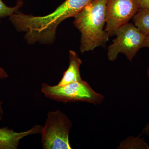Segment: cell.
Wrapping results in <instances>:
<instances>
[{"instance_id":"obj_5","label":"cell","mask_w":149,"mask_h":149,"mask_svg":"<svg viewBox=\"0 0 149 149\" xmlns=\"http://www.w3.org/2000/svg\"><path fill=\"white\" fill-rule=\"evenodd\" d=\"M115 36L116 38L108 47L107 56L110 61H115L118 54H123L132 61L137 53L143 48L146 36L133 23L128 22L122 25Z\"/></svg>"},{"instance_id":"obj_16","label":"cell","mask_w":149,"mask_h":149,"mask_svg":"<svg viewBox=\"0 0 149 149\" xmlns=\"http://www.w3.org/2000/svg\"><path fill=\"white\" fill-rule=\"evenodd\" d=\"M3 103V102L0 100V120L2 119L3 116L4 114L2 108Z\"/></svg>"},{"instance_id":"obj_13","label":"cell","mask_w":149,"mask_h":149,"mask_svg":"<svg viewBox=\"0 0 149 149\" xmlns=\"http://www.w3.org/2000/svg\"><path fill=\"white\" fill-rule=\"evenodd\" d=\"M9 74L2 68L0 67V80H4L8 77Z\"/></svg>"},{"instance_id":"obj_4","label":"cell","mask_w":149,"mask_h":149,"mask_svg":"<svg viewBox=\"0 0 149 149\" xmlns=\"http://www.w3.org/2000/svg\"><path fill=\"white\" fill-rule=\"evenodd\" d=\"M72 125L69 118L59 110L49 112L40 133L43 149H72L69 140Z\"/></svg>"},{"instance_id":"obj_7","label":"cell","mask_w":149,"mask_h":149,"mask_svg":"<svg viewBox=\"0 0 149 149\" xmlns=\"http://www.w3.org/2000/svg\"><path fill=\"white\" fill-rule=\"evenodd\" d=\"M42 126L34 125L24 132H17L8 127L0 128V149H17L22 139L29 135L40 134Z\"/></svg>"},{"instance_id":"obj_2","label":"cell","mask_w":149,"mask_h":149,"mask_svg":"<svg viewBox=\"0 0 149 149\" xmlns=\"http://www.w3.org/2000/svg\"><path fill=\"white\" fill-rule=\"evenodd\" d=\"M107 0H94L74 16L73 24L81 34V53L105 47L109 36L104 29L106 24Z\"/></svg>"},{"instance_id":"obj_9","label":"cell","mask_w":149,"mask_h":149,"mask_svg":"<svg viewBox=\"0 0 149 149\" xmlns=\"http://www.w3.org/2000/svg\"><path fill=\"white\" fill-rule=\"evenodd\" d=\"M132 20L133 24L143 34L149 35V8H139Z\"/></svg>"},{"instance_id":"obj_6","label":"cell","mask_w":149,"mask_h":149,"mask_svg":"<svg viewBox=\"0 0 149 149\" xmlns=\"http://www.w3.org/2000/svg\"><path fill=\"white\" fill-rule=\"evenodd\" d=\"M139 9L135 0H107L105 30L109 37L115 36L119 27L129 22Z\"/></svg>"},{"instance_id":"obj_14","label":"cell","mask_w":149,"mask_h":149,"mask_svg":"<svg viewBox=\"0 0 149 149\" xmlns=\"http://www.w3.org/2000/svg\"><path fill=\"white\" fill-rule=\"evenodd\" d=\"M142 133L146 134L147 136H149V122L143 129Z\"/></svg>"},{"instance_id":"obj_8","label":"cell","mask_w":149,"mask_h":149,"mask_svg":"<svg viewBox=\"0 0 149 149\" xmlns=\"http://www.w3.org/2000/svg\"><path fill=\"white\" fill-rule=\"evenodd\" d=\"M69 66L57 84L60 86H65L83 80L80 72V67L82 61L78 54L74 51L69 50Z\"/></svg>"},{"instance_id":"obj_15","label":"cell","mask_w":149,"mask_h":149,"mask_svg":"<svg viewBox=\"0 0 149 149\" xmlns=\"http://www.w3.org/2000/svg\"><path fill=\"white\" fill-rule=\"evenodd\" d=\"M146 47L149 49V35L146 36L144 41L143 48Z\"/></svg>"},{"instance_id":"obj_10","label":"cell","mask_w":149,"mask_h":149,"mask_svg":"<svg viewBox=\"0 0 149 149\" xmlns=\"http://www.w3.org/2000/svg\"><path fill=\"white\" fill-rule=\"evenodd\" d=\"M141 134L136 137L130 136L120 142L117 149H149L148 143L144 139L141 138Z\"/></svg>"},{"instance_id":"obj_17","label":"cell","mask_w":149,"mask_h":149,"mask_svg":"<svg viewBox=\"0 0 149 149\" xmlns=\"http://www.w3.org/2000/svg\"><path fill=\"white\" fill-rule=\"evenodd\" d=\"M147 75H148V78L149 82V65L148 69H147Z\"/></svg>"},{"instance_id":"obj_11","label":"cell","mask_w":149,"mask_h":149,"mask_svg":"<svg viewBox=\"0 0 149 149\" xmlns=\"http://www.w3.org/2000/svg\"><path fill=\"white\" fill-rule=\"evenodd\" d=\"M23 5V1L22 0H18L15 5L13 7L8 6L2 0H0V17H9L19 10Z\"/></svg>"},{"instance_id":"obj_3","label":"cell","mask_w":149,"mask_h":149,"mask_svg":"<svg viewBox=\"0 0 149 149\" xmlns=\"http://www.w3.org/2000/svg\"><path fill=\"white\" fill-rule=\"evenodd\" d=\"M41 91L47 98L63 103L82 102L98 105L104 100L102 95L96 92L83 80L65 86L43 83Z\"/></svg>"},{"instance_id":"obj_12","label":"cell","mask_w":149,"mask_h":149,"mask_svg":"<svg viewBox=\"0 0 149 149\" xmlns=\"http://www.w3.org/2000/svg\"><path fill=\"white\" fill-rule=\"evenodd\" d=\"M139 8H149V0H135Z\"/></svg>"},{"instance_id":"obj_1","label":"cell","mask_w":149,"mask_h":149,"mask_svg":"<svg viewBox=\"0 0 149 149\" xmlns=\"http://www.w3.org/2000/svg\"><path fill=\"white\" fill-rule=\"evenodd\" d=\"M93 1L65 0L52 13L44 16H35L18 11L11 17V23L17 31L24 33L28 45H52L56 40L59 24L67 19L74 17Z\"/></svg>"}]
</instances>
